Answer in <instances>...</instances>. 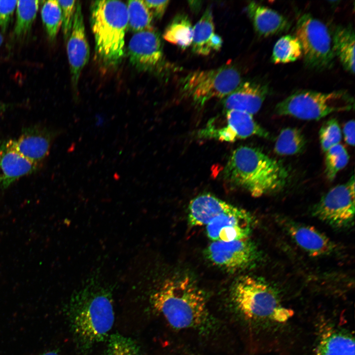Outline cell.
Listing matches in <instances>:
<instances>
[{
	"label": "cell",
	"instance_id": "cell-10",
	"mask_svg": "<svg viewBox=\"0 0 355 355\" xmlns=\"http://www.w3.org/2000/svg\"><path fill=\"white\" fill-rule=\"evenodd\" d=\"M207 258L213 264L229 271L248 266L257 257L256 248L248 238L230 242L212 241L205 250Z\"/></svg>",
	"mask_w": 355,
	"mask_h": 355
},
{
	"label": "cell",
	"instance_id": "cell-21",
	"mask_svg": "<svg viewBox=\"0 0 355 355\" xmlns=\"http://www.w3.org/2000/svg\"><path fill=\"white\" fill-rule=\"evenodd\" d=\"M222 45L221 37L215 34L212 11L208 8L193 28L192 51L207 56L219 50Z\"/></svg>",
	"mask_w": 355,
	"mask_h": 355
},
{
	"label": "cell",
	"instance_id": "cell-24",
	"mask_svg": "<svg viewBox=\"0 0 355 355\" xmlns=\"http://www.w3.org/2000/svg\"><path fill=\"white\" fill-rule=\"evenodd\" d=\"M193 28L188 16H176L166 28L163 37L167 41L185 49L191 45Z\"/></svg>",
	"mask_w": 355,
	"mask_h": 355
},
{
	"label": "cell",
	"instance_id": "cell-4",
	"mask_svg": "<svg viewBox=\"0 0 355 355\" xmlns=\"http://www.w3.org/2000/svg\"><path fill=\"white\" fill-rule=\"evenodd\" d=\"M231 297L238 312L252 322L280 324L287 322L293 315L273 287L254 277L246 276L238 279L233 285Z\"/></svg>",
	"mask_w": 355,
	"mask_h": 355
},
{
	"label": "cell",
	"instance_id": "cell-9",
	"mask_svg": "<svg viewBox=\"0 0 355 355\" xmlns=\"http://www.w3.org/2000/svg\"><path fill=\"white\" fill-rule=\"evenodd\" d=\"M355 189L353 176L347 182L334 187L324 194L316 205L314 213L335 225L348 223L354 216Z\"/></svg>",
	"mask_w": 355,
	"mask_h": 355
},
{
	"label": "cell",
	"instance_id": "cell-18",
	"mask_svg": "<svg viewBox=\"0 0 355 355\" xmlns=\"http://www.w3.org/2000/svg\"><path fill=\"white\" fill-rule=\"evenodd\" d=\"M235 206L209 194L200 195L189 205L188 220L192 226L207 225L220 214L233 210Z\"/></svg>",
	"mask_w": 355,
	"mask_h": 355
},
{
	"label": "cell",
	"instance_id": "cell-7",
	"mask_svg": "<svg viewBox=\"0 0 355 355\" xmlns=\"http://www.w3.org/2000/svg\"><path fill=\"white\" fill-rule=\"evenodd\" d=\"M242 82L237 69L224 65L189 73L181 80V91L184 96L202 106L211 99L225 98Z\"/></svg>",
	"mask_w": 355,
	"mask_h": 355
},
{
	"label": "cell",
	"instance_id": "cell-34",
	"mask_svg": "<svg viewBox=\"0 0 355 355\" xmlns=\"http://www.w3.org/2000/svg\"><path fill=\"white\" fill-rule=\"evenodd\" d=\"M17 0H0V28L5 33L10 23Z\"/></svg>",
	"mask_w": 355,
	"mask_h": 355
},
{
	"label": "cell",
	"instance_id": "cell-29",
	"mask_svg": "<svg viewBox=\"0 0 355 355\" xmlns=\"http://www.w3.org/2000/svg\"><path fill=\"white\" fill-rule=\"evenodd\" d=\"M41 16L50 39L54 40L62 25V14L58 0L45 1L41 9Z\"/></svg>",
	"mask_w": 355,
	"mask_h": 355
},
{
	"label": "cell",
	"instance_id": "cell-25",
	"mask_svg": "<svg viewBox=\"0 0 355 355\" xmlns=\"http://www.w3.org/2000/svg\"><path fill=\"white\" fill-rule=\"evenodd\" d=\"M306 145L303 134L295 128L283 129L279 134L274 146L275 152L280 155H290L303 151Z\"/></svg>",
	"mask_w": 355,
	"mask_h": 355
},
{
	"label": "cell",
	"instance_id": "cell-3",
	"mask_svg": "<svg viewBox=\"0 0 355 355\" xmlns=\"http://www.w3.org/2000/svg\"><path fill=\"white\" fill-rule=\"evenodd\" d=\"M153 308L177 329L201 327L209 320L205 295L188 277L164 281L150 297Z\"/></svg>",
	"mask_w": 355,
	"mask_h": 355
},
{
	"label": "cell",
	"instance_id": "cell-14",
	"mask_svg": "<svg viewBox=\"0 0 355 355\" xmlns=\"http://www.w3.org/2000/svg\"><path fill=\"white\" fill-rule=\"evenodd\" d=\"M58 134L57 131L31 126L25 129L17 139L5 143L27 160L39 165L48 155L52 141Z\"/></svg>",
	"mask_w": 355,
	"mask_h": 355
},
{
	"label": "cell",
	"instance_id": "cell-23",
	"mask_svg": "<svg viewBox=\"0 0 355 355\" xmlns=\"http://www.w3.org/2000/svg\"><path fill=\"white\" fill-rule=\"evenodd\" d=\"M355 32L352 25H339L335 28L332 37L334 55L344 69L355 73Z\"/></svg>",
	"mask_w": 355,
	"mask_h": 355
},
{
	"label": "cell",
	"instance_id": "cell-11",
	"mask_svg": "<svg viewBox=\"0 0 355 355\" xmlns=\"http://www.w3.org/2000/svg\"><path fill=\"white\" fill-rule=\"evenodd\" d=\"M128 51L131 65L139 71L154 72L163 65L161 39L153 28L135 33L129 41Z\"/></svg>",
	"mask_w": 355,
	"mask_h": 355
},
{
	"label": "cell",
	"instance_id": "cell-31",
	"mask_svg": "<svg viewBox=\"0 0 355 355\" xmlns=\"http://www.w3.org/2000/svg\"><path fill=\"white\" fill-rule=\"evenodd\" d=\"M107 339L106 355H140L138 345L130 337L115 333Z\"/></svg>",
	"mask_w": 355,
	"mask_h": 355
},
{
	"label": "cell",
	"instance_id": "cell-1",
	"mask_svg": "<svg viewBox=\"0 0 355 355\" xmlns=\"http://www.w3.org/2000/svg\"><path fill=\"white\" fill-rule=\"evenodd\" d=\"M94 272L72 294L66 307L75 342L87 352L107 339L114 321L112 288Z\"/></svg>",
	"mask_w": 355,
	"mask_h": 355
},
{
	"label": "cell",
	"instance_id": "cell-13",
	"mask_svg": "<svg viewBox=\"0 0 355 355\" xmlns=\"http://www.w3.org/2000/svg\"><path fill=\"white\" fill-rule=\"evenodd\" d=\"M246 210L235 207L224 213L206 225V234L212 241L230 242L248 238L252 219Z\"/></svg>",
	"mask_w": 355,
	"mask_h": 355
},
{
	"label": "cell",
	"instance_id": "cell-38",
	"mask_svg": "<svg viewBox=\"0 0 355 355\" xmlns=\"http://www.w3.org/2000/svg\"><path fill=\"white\" fill-rule=\"evenodd\" d=\"M9 107V105L4 103H0V111H4Z\"/></svg>",
	"mask_w": 355,
	"mask_h": 355
},
{
	"label": "cell",
	"instance_id": "cell-12",
	"mask_svg": "<svg viewBox=\"0 0 355 355\" xmlns=\"http://www.w3.org/2000/svg\"><path fill=\"white\" fill-rule=\"evenodd\" d=\"M226 125L215 129L212 125L202 130L201 138H214L221 141L233 142L238 139H245L253 135L269 138L267 131L259 125L252 115L238 110L226 111Z\"/></svg>",
	"mask_w": 355,
	"mask_h": 355
},
{
	"label": "cell",
	"instance_id": "cell-39",
	"mask_svg": "<svg viewBox=\"0 0 355 355\" xmlns=\"http://www.w3.org/2000/svg\"><path fill=\"white\" fill-rule=\"evenodd\" d=\"M3 42V37L2 36V35L0 33V46L2 44Z\"/></svg>",
	"mask_w": 355,
	"mask_h": 355
},
{
	"label": "cell",
	"instance_id": "cell-35",
	"mask_svg": "<svg viewBox=\"0 0 355 355\" xmlns=\"http://www.w3.org/2000/svg\"><path fill=\"white\" fill-rule=\"evenodd\" d=\"M153 17L160 19L169 5V0H143Z\"/></svg>",
	"mask_w": 355,
	"mask_h": 355
},
{
	"label": "cell",
	"instance_id": "cell-17",
	"mask_svg": "<svg viewBox=\"0 0 355 355\" xmlns=\"http://www.w3.org/2000/svg\"><path fill=\"white\" fill-rule=\"evenodd\" d=\"M247 12L257 34L268 37L287 31L290 23L283 15L255 1L250 2Z\"/></svg>",
	"mask_w": 355,
	"mask_h": 355
},
{
	"label": "cell",
	"instance_id": "cell-36",
	"mask_svg": "<svg viewBox=\"0 0 355 355\" xmlns=\"http://www.w3.org/2000/svg\"><path fill=\"white\" fill-rule=\"evenodd\" d=\"M355 121L351 120L345 124L343 128V134L345 140L350 145H355Z\"/></svg>",
	"mask_w": 355,
	"mask_h": 355
},
{
	"label": "cell",
	"instance_id": "cell-37",
	"mask_svg": "<svg viewBox=\"0 0 355 355\" xmlns=\"http://www.w3.org/2000/svg\"><path fill=\"white\" fill-rule=\"evenodd\" d=\"M39 355H60V354L58 350H52L43 352Z\"/></svg>",
	"mask_w": 355,
	"mask_h": 355
},
{
	"label": "cell",
	"instance_id": "cell-16",
	"mask_svg": "<svg viewBox=\"0 0 355 355\" xmlns=\"http://www.w3.org/2000/svg\"><path fill=\"white\" fill-rule=\"evenodd\" d=\"M269 92L267 85L252 81L242 82L223 101L226 111L238 110L252 115L257 113Z\"/></svg>",
	"mask_w": 355,
	"mask_h": 355
},
{
	"label": "cell",
	"instance_id": "cell-5",
	"mask_svg": "<svg viewBox=\"0 0 355 355\" xmlns=\"http://www.w3.org/2000/svg\"><path fill=\"white\" fill-rule=\"evenodd\" d=\"M128 19L127 5L123 1L97 0L91 4V24L96 52L106 66H116L122 61Z\"/></svg>",
	"mask_w": 355,
	"mask_h": 355
},
{
	"label": "cell",
	"instance_id": "cell-2",
	"mask_svg": "<svg viewBox=\"0 0 355 355\" xmlns=\"http://www.w3.org/2000/svg\"><path fill=\"white\" fill-rule=\"evenodd\" d=\"M289 174L280 161L261 150L241 146L230 155L223 172L224 180L230 185L243 188L253 197L283 188Z\"/></svg>",
	"mask_w": 355,
	"mask_h": 355
},
{
	"label": "cell",
	"instance_id": "cell-8",
	"mask_svg": "<svg viewBox=\"0 0 355 355\" xmlns=\"http://www.w3.org/2000/svg\"><path fill=\"white\" fill-rule=\"evenodd\" d=\"M295 36L301 43L308 67L322 71L332 66L335 55L332 36L323 22L310 14H304L297 22Z\"/></svg>",
	"mask_w": 355,
	"mask_h": 355
},
{
	"label": "cell",
	"instance_id": "cell-19",
	"mask_svg": "<svg viewBox=\"0 0 355 355\" xmlns=\"http://www.w3.org/2000/svg\"><path fill=\"white\" fill-rule=\"evenodd\" d=\"M39 166L4 143L0 147V186L8 187L20 178L35 172Z\"/></svg>",
	"mask_w": 355,
	"mask_h": 355
},
{
	"label": "cell",
	"instance_id": "cell-33",
	"mask_svg": "<svg viewBox=\"0 0 355 355\" xmlns=\"http://www.w3.org/2000/svg\"><path fill=\"white\" fill-rule=\"evenodd\" d=\"M62 14V26L64 37L67 40L71 33L76 8L75 0H58Z\"/></svg>",
	"mask_w": 355,
	"mask_h": 355
},
{
	"label": "cell",
	"instance_id": "cell-28",
	"mask_svg": "<svg viewBox=\"0 0 355 355\" xmlns=\"http://www.w3.org/2000/svg\"><path fill=\"white\" fill-rule=\"evenodd\" d=\"M39 2L38 0H17L14 31L17 37L23 36L30 31L36 16Z\"/></svg>",
	"mask_w": 355,
	"mask_h": 355
},
{
	"label": "cell",
	"instance_id": "cell-30",
	"mask_svg": "<svg viewBox=\"0 0 355 355\" xmlns=\"http://www.w3.org/2000/svg\"><path fill=\"white\" fill-rule=\"evenodd\" d=\"M325 173L329 180H332L337 173L348 164L349 156L341 144L335 145L325 152Z\"/></svg>",
	"mask_w": 355,
	"mask_h": 355
},
{
	"label": "cell",
	"instance_id": "cell-27",
	"mask_svg": "<svg viewBox=\"0 0 355 355\" xmlns=\"http://www.w3.org/2000/svg\"><path fill=\"white\" fill-rule=\"evenodd\" d=\"M126 5L129 30L137 33L153 28L152 14L143 0H129Z\"/></svg>",
	"mask_w": 355,
	"mask_h": 355
},
{
	"label": "cell",
	"instance_id": "cell-15",
	"mask_svg": "<svg viewBox=\"0 0 355 355\" xmlns=\"http://www.w3.org/2000/svg\"><path fill=\"white\" fill-rule=\"evenodd\" d=\"M67 50L72 82L76 87L81 72L90 56L81 4L79 1H76L72 29L67 39Z\"/></svg>",
	"mask_w": 355,
	"mask_h": 355
},
{
	"label": "cell",
	"instance_id": "cell-32",
	"mask_svg": "<svg viewBox=\"0 0 355 355\" xmlns=\"http://www.w3.org/2000/svg\"><path fill=\"white\" fill-rule=\"evenodd\" d=\"M322 149L326 152L330 147L340 143L342 132L337 120L331 119L325 122L319 132Z\"/></svg>",
	"mask_w": 355,
	"mask_h": 355
},
{
	"label": "cell",
	"instance_id": "cell-26",
	"mask_svg": "<svg viewBox=\"0 0 355 355\" xmlns=\"http://www.w3.org/2000/svg\"><path fill=\"white\" fill-rule=\"evenodd\" d=\"M302 56V46L297 37L287 35L282 36L276 42L271 60L274 64H285L295 61Z\"/></svg>",
	"mask_w": 355,
	"mask_h": 355
},
{
	"label": "cell",
	"instance_id": "cell-22",
	"mask_svg": "<svg viewBox=\"0 0 355 355\" xmlns=\"http://www.w3.org/2000/svg\"><path fill=\"white\" fill-rule=\"evenodd\" d=\"M355 340L343 330L329 327L318 340L315 355H355Z\"/></svg>",
	"mask_w": 355,
	"mask_h": 355
},
{
	"label": "cell",
	"instance_id": "cell-6",
	"mask_svg": "<svg viewBox=\"0 0 355 355\" xmlns=\"http://www.w3.org/2000/svg\"><path fill=\"white\" fill-rule=\"evenodd\" d=\"M354 107V98L347 91L323 93L304 90L279 103L275 111L280 115L311 120L320 119L333 112L350 110Z\"/></svg>",
	"mask_w": 355,
	"mask_h": 355
},
{
	"label": "cell",
	"instance_id": "cell-20",
	"mask_svg": "<svg viewBox=\"0 0 355 355\" xmlns=\"http://www.w3.org/2000/svg\"><path fill=\"white\" fill-rule=\"evenodd\" d=\"M288 232L297 245L313 256L327 254L335 248L326 236L312 226L292 223Z\"/></svg>",
	"mask_w": 355,
	"mask_h": 355
}]
</instances>
